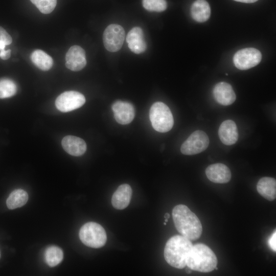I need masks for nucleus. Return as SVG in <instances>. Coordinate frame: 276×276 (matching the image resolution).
Segmentation results:
<instances>
[{
	"instance_id": "obj_1",
	"label": "nucleus",
	"mask_w": 276,
	"mask_h": 276,
	"mask_svg": "<svg viewBox=\"0 0 276 276\" xmlns=\"http://www.w3.org/2000/svg\"><path fill=\"white\" fill-rule=\"evenodd\" d=\"M172 217L176 228L182 236L190 240L200 237L202 231L200 221L187 206L176 205L172 210Z\"/></svg>"
},
{
	"instance_id": "obj_2",
	"label": "nucleus",
	"mask_w": 276,
	"mask_h": 276,
	"mask_svg": "<svg viewBox=\"0 0 276 276\" xmlns=\"http://www.w3.org/2000/svg\"><path fill=\"white\" fill-rule=\"evenodd\" d=\"M193 246L190 240L182 235L171 237L164 248L165 260L172 267L183 268L186 266L187 259Z\"/></svg>"
},
{
	"instance_id": "obj_3",
	"label": "nucleus",
	"mask_w": 276,
	"mask_h": 276,
	"mask_svg": "<svg viewBox=\"0 0 276 276\" xmlns=\"http://www.w3.org/2000/svg\"><path fill=\"white\" fill-rule=\"evenodd\" d=\"M217 265V259L215 254L209 247L202 243L193 246L186 264L189 269L201 272H211Z\"/></svg>"
},
{
	"instance_id": "obj_4",
	"label": "nucleus",
	"mask_w": 276,
	"mask_h": 276,
	"mask_svg": "<svg viewBox=\"0 0 276 276\" xmlns=\"http://www.w3.org/2000/svg\"><path fill=\"white\" fill-rule=\"evenodd\" d=\"M149 117L153 128L158 132H166L173 127L172 113L168 106L163 102L153 104L150 109Z\"/></svg>"
},
{
	"instance_id": "obj_5",
	"label": "nucleus",
	"mask_w": 276,
	"mask_h": 276,
	"mask_svg": "<svg viewBox=\"0 0 276 276\" xmlns=\"http://www.w3.org/2000/svg\"><path fill=\"white\" fill-rule=\"evenodd\" d=\"M79 237L84 244L95 248L103 246L107 240L106 232L104 228L94 222H87L81 227Z\"/></svg>"
},
{
	"instance_id": "obj_6",
	"label": "nucleus",
	"mask_w": 276,
	"mask_h": 276,
	"mask_svg": "<svg viewBox=\"0 0 276 276\" xmlns=\"http://www.w3.org/2000/svg\"><path fill=\"white\" fill-rule=\"evenodd\" d=\"M209 145L208 135L204 131L198 130L193 132L183 143L180 151L185 155H194L204 151Z\"/></svg>"
},
{
	"instance_id": "obj_7",
	"label": "nucleus",
	"mask_w": 276,
	"mask_h": 276,
	"mask_svg": "<svg viewBox=\"0 0 276 276\" xmlns=\"http://www.w3.org/2000/svg\"><path fill=\"white\" fill-rule=\"evenodd\" d=\"M125 38V30L119 25H109L103 33V43L106 49L109 52H115L120 50Z\"/></svg>"
},
{
	"instance_id": "obj_8",
	"label": "nucleus",
	"mask_w": 276,
	"mask_h": 276,
	"mask_svg": "<svg viewBox=\"0 0 276 276\" xmlns=\"http://www.w3.org/2000/svg\"><path fill=\"white\" fill-rule=\"evenodd\" d=\"M262 59V54L257 49L247 48L237 51L234 56L235 66L241 70H246L258 65Z\"/></svg>"
},
{
	"instance_id": "obj_9",
	"label": "nucleus",
	"mask_w": 276,
	"mask_h": 276,
	"mask_svg": "<svg viewBox=\"0 0 276 276\" xmlns=\"http://www.w3.org/2000/svg\"><path fill=\"white\" fill-rule=\"evenodd\" d=\"M85 102L83 94L76 91H66L61 94L56 99V108L61 112H66L81 107Z\"/></svg>"
},
{
	"instance_id": "obj_10",
	"label": "nucleus",
	"mask_w": 276,
	"mask_h": 276,
	"mask_svg": "<svg viewBox=\"0 0 276 276\" xmlns=\"http://www.w3.org/2000/svg\"><path fill=\"white\" fill-rule=\"evenodd\" d=\"M65 66L72 71H79L86 64L85 51L79 45L71 47L65 56Z\"/></svg>"
},
{
	"instance_id": "obj_11",
	"label": "nucleus",
	"mask_w": 276,
	"mask_h": 276,
	"mask_svg": "<svg viewBox=\"0 0 276 276\" xmlns=\"http://www.w3.org/2000/svg\"><path fill=\"white\" fill-rule=\"evenodd\" d=\"M116 121L122 125L130 123L134 117V108L128 102L117 101L111 106Z\"/></svg>"
},
{
	"instance_id": "obj_12",
	"label": "nucleus",
	"mask_w": 276,
	"mask_h": 276,
	"mask_svg": "<svg viewBox=\"0 0 276 276\" xmlns=\"http://www.w3.org/2000/svg\"><path fill=\"white\" fill-rule=\"evenodd\" d=\"M205 174L210 181L218 183L228 182L232 176L228 167L221 163L209 166L205 170Z\"/></svg>"
},
{
	"instance_id": "obj_13",
	"label": "nucleus",
	"mask_w": 276,
	"mask_h": 276,
	"mask_svg": "<svg viewBox=\"0 0 276 276\" xmlns=\"http://www.w3.org/2000/svg\"><path fill=\"white\" fill-rule=\"evenodd\" d=\"M215 100L219 104L227 106L233 103L236 99V94L232 86L225 82L215 85L213 90Z\"/></svg>"
},
{
	"instance_id": "obj_14",
	"label": "nucleus",
	"mask_w": 276,
	"mask_h": 276,
	"mask_svg": "<svg viewBox=\"0 0 276 276\" xmlns=\"http://www.w3.org/2000/svg\"><path fill=\"white\" fill-rule=\"evenodd\" d=\"M126 39L129 49L134 53L141 54L146 50V43L141 28L136 27L132 28L128 33Z\"/></svg>"
},
{
	"instance_id": "obj_15",
	"label": "nucleus",
	"mask_w": 276,
	"mask_h": 276,
	"mask_svg": "<svg viewBox=\"0 0 276 276\" xmlns=\"http://www.w3.org/2000/svg\"><path fill=\"white\" fill-rule=\"evenodd\" d=\"M218 135L221 142L225 145H232L236 143L238 137V129L232 120L223 121L218 130Z\"/></svg>"
},
{
	"instance_id": "obj_16",
	"label": "nucleus",
	"mask_w": 276,
	"mask_h": 276,
	"mask_svg": "<svg viewBox=\"0 0 276 276\" xmlns=\"http://www.w3.org/2000/svg\"><path fill=\"white\" fill-rule=\"evenodd\" d=\"M61 144L64 150L68 154L75 156L83 155L86 150L85 141L73 135H67L63 138Z\"/></svg>"
},
{
	"instance_id": "obj_17",
	"label": "nucleus",
	"mask_w": 276,
	"mask_h": 276,
	"mask_svg": "<svg viewBox=\"0 0 276 276\" xmlns=\"http://www.w3.org/2000/svg\"><path fill=\"white\" fill-rule=\"evenodd\" d=\"M132 193V189L129 185L125 183L120 185L112 195V206L118 210L127 208L130 203Z\"/></svg>"
},
{
	"instance_id": "obj_18",
	"label": "nucleus",
	"mask_w": 276,
	"mask_h": 276,
	"mask_svg": "<svg viewBox=\"0 0 276 276\" xmlns=\"http://www.w3.org/2000/svg\"><path fill=\"white\" fill-rule=\"evenodd\" d=\"M258 192L269 201L276 198V181L272 177H264L261 178L257 185Z\"/></svg>"
},
{
	"instance_id": "obj_19",
	"label": "nucleus",
	"mask_w": 276,
	"mask_h": 276,
	"mask_svg": "<svg viewBox=\"0 0 276 276\" xmlns=\"http://www.w3.org/2000/svg\"><path fill=\"white\" fill-rule=\"evenodd\" d=\"M191 16L194 20L199 22H203L210 18L211 9L209 3L205 0L195 1L191 8Z\"/></svg>"
},
{
	"instance_id": "obj_20",
	"label": "nucleus",
	"mask_w": 276,
	"mask_h": 276,
	"mask_svg": "<svg viewBox=\"0 0 276 276\" xmlns=\"http://www.w3.org/2000/svg\"><path fill=\"white\" fill-rule=\"evenodd\" d=\"M31 60L33 63L41 70L47 71L52 67V58L40 50H36L31 55Z\"/></svg>"
},
{
	"instance_id": "obj_21",
	"label": "nucleus",
	"mask_w": 276,
	"mask_h": 276,
	"mask_svg": "<svg viewBox=\"0 0 276 276\" xmlns=\"http://www.w3.org/2000/svg\"><path fill=\"white\" fill-rule=\"evenodd\" d=\"M28 200V193L22 189L13 191L6 200L8 209L13 210L24 205Z\"/></svg>"
},
{
	"instance_id": "obj_22",
	"label": "nucleus",
	"mask_w": 276,
	"mask_h": 276,
	"mask_svg": "<svg viewBox=\"0 0 276 276\" xmlns=\"http://www.w3.org/2000/svg\"><path fill=\"white\" fill-rule=\"evenodd\" d=\"M44 257L47 263L50 267H54L62 261L63 254L62 250L59 247L51 246L45 250Z\"/></svg>"
},
{
	"instance_id": "obj_23",
	"label": "nucleus",
	"mask_w": 276,
	"mask_h": 276,
	"mask_svg": "<svg viewBox=\"0 0 276 276\" xmlns=\"http://www.w3.org/2000/svg\"><path fill=\"white\" fill-rule=\"evenodd\" d=\"M17 92L15 82L9 79L0 80V99L11 97Z\"/></svg>"
},
{
	"instance_id": "obj_24",
	"label": "nucleus",
	"mask_w": 276,
	"mask_h": 276,
	"mask_svg": "<svg viewBox=\"0 0 276 276\" xmlns=\"http://www.w3.org/2000/svg\"><path fill=\"white\" fill-rule=\"evenodd\" d=\"M142 3L144 8L149 11L160 12L167 7L166 0H143Z\"/></svg>"
},
{
	"instance_id": "obj_25",
	"label": "nucleus",
	"mask_w": 276,
	"mask_h": 276,
	"mask_svg": "<svg viewBox=\"0 0 276 276\" xmlns=\"http://www.w3.org/2000/svg\"><path fill=\"white\" fill-rule=\"evenodd\" d=\"M43 14H49L55 9L57 0H30Z\"/></svg>"
},
{
	"instance_id": "obj_26",
	"label": "nucleus",
	"mask_w": 276,
	"mask_h": 276,
	"mask_svg": "<svg viewBox=\"0 0 276 276\" xmlns=\"http://www.w3.org/2000/svg\"><path fill=\"white\" fill-rule=\"evenodd\" d=\"M12 39L8 32L0 27V51L5 49L6 46L10 44Z\"/></svg>"
},
{
	"instance_id": "obj_27",
	"label": "nucleus",
	"mask_w": 276,
	"mask_h": 276,
	"mask_svg": "<svg viewBox=\"0 0 276 276\" xmlns=\"http://www.w3.org/2000/svg\"><path fill=\"white\" fill-rule=\"evenodd\" d=\"M268 244L271 249L274 251H276V232L275 230L274 231L273 233L271 236L269 238L268 240Z\"/></svg>"
},
{
	"instance_id": "obj_28",
	"label": "nucleus",
	"mask_w": 276,
	"mask_h": 276,
	"mask_svg": "<svg viewBox=\"0 0 276 276\" xmlns=\"http://www.w3.org/2000/svg\"><path fill=\"white\" fill-rule=\"evenodd\" d=\"M11 56V50L0 51V58L3 60H7Z\"/></svg>"
},
{
	"instance_id": "obj_29",
	"label": "nucleus",
	"mask_w": 276,
	"mask_h": 276,
	"mask_svg": "<svg viewBox=\"0 0 276 276\" xmlns=\"http://www.w3.org/2000/svg\"><path fill=\"white\" fill-rule=\"evenodd\" d=\"M237 2L245 3H252L256 2L258 0H234Z\"/></svg>"
},
{
	"instance_id": "obj_30",
	"label": "nucleus",
	"mask_w": 276,
	"mask_h": 276,
	"mask_svg": "<svg viewBox=\"0 0 276 276\" xmlns=\"http://www.w3.org/2000/svg\"><path fill=\"white\" fill-rule=\"evenodd\" d=\"M165 219H169L170 218V214L168 213H166L164 215Z\"/></svg>"
},
{
	"instance_id": "obj_31",
	"label": "nucleus",
	"mask_w": 276,
	"mask_h": 276,
	"mask_svg": "<svg viewBox=\"0 0 276 276\" xmlns=\"http://www.w3.org/2000/svg\"><path fill=\"white\" fill-rule=\"evenodd\" d=\"M186 272L188 273H191L192 272V271H191V269H187Z\"/></svg>"
},
{
	"instance_id": "obj_32",
	"label": "nucleus",
	"mask_w": 276,
	"mask_h": 276,
	"mask_svg": "<svg viewBox=\"0 0 276 276\" xmlns=\"http://www.w3.org/2000/svg\"><path fill=\"white\" fill-rule=\"evenodd\" d=\"M168 219H165V222L167 223V222H168Z\"/></svg>"
},
{
	"instance_id": "obj_33",
	"label": "nucleus",
	"mask_w": 276,
	"mask_h": 276,
	"mask_svg": "<svg viewBox=\"0 0 276 276\" xmlns=\"http://www.w3.org/2000/svg\"><path fill=\"white\" fill-rule=\"evenodd\" d=\"M166 223H166V222H164V224L165 225H166Z\"/></svg>"
},
{
	"instance_id": "obj_34",
	"label": "nucleus",
	"mask_w": 276,
	"mask_h": 276,
	"mask_svg": "<svg viewBox=\"0 0 276 276\" xmlns=\"http://www.w3.org/2000/svg\"><path fill=\"white\" fill-rule=\"evenodd\" d=\"M0 258H1V252H0Z\"/></svg>"
}]
</instances>
